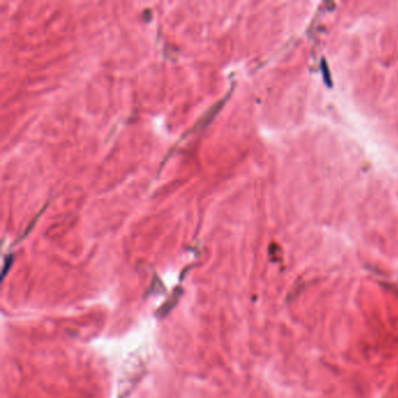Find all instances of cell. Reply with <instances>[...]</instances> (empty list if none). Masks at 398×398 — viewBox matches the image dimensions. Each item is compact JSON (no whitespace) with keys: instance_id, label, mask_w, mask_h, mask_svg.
Returning a JSON list of instances; mask_svg holds the SVG:
<instances>
[{"instance_id":"1","label":"cell","mask_w":398,"mask_h":398,"mask_svg":"<svg viewBox=\"0 0 398 398\" xmlns=\"http://www.w3.org/2000/svg\"><path fill=\"white\" fill-rule=\"evenodd\" d=\"M181 291L180 290H177L174 292L173 294H172V297L170 298V300H167L166 301V303L162 305V307L160 308V310L158 311V316L159 317H164V316H167L168 313H170V312L173 310L174 308V306L175 305L178 304V301H179V298H180V296H181Z\"/></svg>"}]
</instances>
